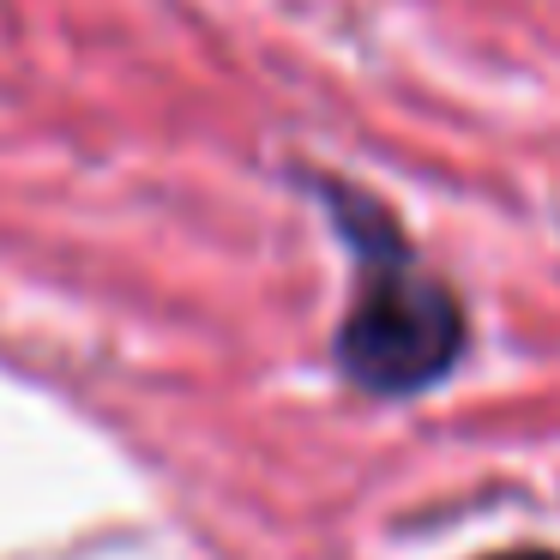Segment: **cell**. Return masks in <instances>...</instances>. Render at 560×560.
Instances as JSON below:
<instances>
[{
    "mask_svg": "<svg viewBox=\"0 0 560 560\" xmlns=\"http://www.w3.org/2000/svg\"><path fill=\"white\" fill-rule=\"evenodd\" d=\"M326 218L355 254V295L338 326V368L374 398H416L446 380L464 355V307L434 271L416 259L404 223L368 187L314 175Z\"/></svg>",
    "mask_w": 560,
    "mask_h": 560,
    "instance_id": "1",
    "label": "cell"
},
{
    "mask_svg": "<svg viewBox=\"0 0 560 560\" xmlns=\"http://www.w3.org/2000/svg\"><path fill=\"white\" fill-rule=\"evenodd\" d=\"M488 560H560L555 548H512V555H488Z\"/></svg>",
    "mask_w": 560,
    "mask_h": 560,
    "instance_id": "2",
    "label": "cell"
}]
</instances>
